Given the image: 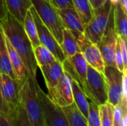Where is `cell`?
I'll list each match as a JSON object with an SVG mask.
<instances>
[{"instance_id": "cell-29", "label": "cell", "mask_w": 127, "mask_h": 126, "mask_svg": "<svg viewBox=\"0 0 127 126\" xmlns=\"http://www.w3.org/2000/svg\"><path fill=\"white\" fill-rule=\"evenodd\" d=\"M115 59L116 68L121 72L123 73L125 70H127V67L124 64V59H123V56H122L121 44H120V40H119L118 36H117V42H116V48H115Z\"/></svg>"}, {"instance_id": "cell-25", "label": "cell", "mask_w": 127, "mask_h": 126, "mask_svg": "<svg viewBox=\"0 0 127 126\" xmlns=\"http://www.w3.org/2000/svg\"><path fill=\"white\" fill-rule=\"evenodd\" d=\"M72 3L82 22L86 25L92 19L94 11L89 0H72Z\"/></svg>"}, {"instance_id": "cell-19", "label": "cell", "mask_w": 127, "mask_h": 126, "mask_svg": "<svg viewBox=\"0 0 127 126\" xmlns=\"http://www.w3.org/2000/svg\"><path fill=\"white\" fill-rule=\"evenodd\" d=\"M0 74H7L15 79V76L12 70L9 54L6 45L4 33L1 28V24H0Z\"/></svg>"}, {"instance_id": "cell-32", "label": "cell", "mask_w": 127, "mask_h": 126, "mask_svg": "<svg viewBox=\"0 0 127 126\" xmlns=\"http://www.w3.org/2000/svg\"><path fill=\"white\" fill-rule=\"evenodd\" d=\"M0 126H12L10 112L0 113Z\"/></svg>"}, {"instance_id": "cell-22", "label": "cell", "mask_w": 127, "mask_h": 126, "mask_svg": "<svg viewBox=\"0 0 127 126\" xmlns=\"http://www.w3.org/2000/svg\"><path fill=\"white\" fill-rule=\"evenodd\" d=\"M70 126H88L86 118H85L77 108L74 103L62 108Z\"/></svg>"}, {"instance_id": "cell-23", "label": "cell", "mask_w": 127, "mask_h": 126, "mask_svg": "<svg viewBox=\"0 0 127 126\" xmlns=\"http://www.w3.org/2000/svg\"><path fill=\"white\" fill-rule=\"evenodd\" d=\"M22 25H23V27L25 29V33L32 44V46L35 47L36 45H40L35 22H34L33 17L31 14L30 9L27 11L25 16Z\"/></svg>"}, {"instance_id": "cell-4", "label": "cell", "mask_w": 127, "mask_h": 126, "mask_svg": "<svg viewBox=\"0 0 127 126\" xmlns=\"http://www.w3.org/2000/svg\"><path fill=\"white\" fill-rule=\"evenodd\" d=\"M81 87L91 102L100 105L107 102V92L103 74L88 65L86 78Z\"/></svg>"}, {"instance_id": "cell-38", "label": "cell", "mask_w": 127, "mask_h": 126, "mask_svg": "<svg viewBox=\"0 0 127 126\" xmlns=\"http://www.w3.org/2000/svg\"><path fill=\"white\" fill-rule=\"evenodd\" d=\"M109 1L112 4V5H116V4H119L121 2V0H109Z\"/></svg>"}, {"instance_id": "cell-18", "label": "cell", "mask_w": 127, "mask_h": 126, "mask_svg": "<svg viewBox=\"0 0 127 126\" xmlns=\"http://www.w3.org/2000/svg\"><path fill=\"white\" fill-rule=\"evenodd\" d=\"M72 95L74 103L79 109L80 113L85 118H87L89 113V102L88 99L81 87V85L74 79H71Z\"/></svg>"}, {"instance_id": "cell-33", "label": "cell", "mask_w": 127, "mask_h": 126, "mask_svg": "<svg viewBox=\"0 0 127 126\" xmlns=\"http://www.w3.org/2000/svg\"><path fill=\"white\" fill-rule=\"evenodd\" d=\"M9 110L4 102L1 94V74H0V113H9Z\"/></svg>"}, {"instance_id": "cell-20", "label": "cell", "mask_w": 127, "mask_h": 126, "mask_svg": "<svg viewBox=\"0 0 127 126\" xmlns=\"http://www.w3.org/2000/svg\"><path fill=\"white\" fill-rule=\"evenodd\" d=\"M60 47L66 58L71 57L80 52L76 37L71 31L66 28H64L63 31V40Z\"/></svg>"}, {"instance_id": "cell-37", "label": "cell", "mask_w": 127, "mask_h": 126, "mask_svg": "<svg viewBox=\"0 0 127 126\" xmlns=\"http://www.w3.org/2000/svg\"><path fill=\"white\" fill-rule=\"evenodd\" d=\"M123 10H124V12L127 13V0H121L120 2Z\"/></svg>"}, {"instance_id": "cell-26", "label": "cell", "mask_w": 127, "mask_h": 126, "mask_svg": "<svg viewBox=\"0 0 127 126\" xmlns=\"http://www.w3.org/2000/svg\"><path fill=\"white\" fill-rule=\"evenodd\" d=\"M12 126H31L26 110L19 101V105L10 111Z\"/></svg>"}, {"instance_id": "cell-9", "label": "cell", "mask_w": 127, "mask_h": 126, "mask_svg": "<svg viewBox=\"0 0 127 126\" xmlns=\"http://www.w3.org/2000/svg\"><path fill=\"white\" fill-rule=\"evenodd\" d=\"M103 76L107 92V102L113 106L121 100V85L123 73L116 67L105 65Z\"/></svg>"}, {"instance_id": "cell-8", "label": "cell", "mask_w": 127, "mask_h": 126, "mask_svg": "<svg viewBox=\"0 0 127 126\" xmlns=\"http://www.w3.org/2000/svg\"><path fill=\"white\" fill-rule=\"evenodd\" d=\"M30 10L31 12V14L35 22L40 44L44 45L45 48H47L53 53V55L55 56L57 61L63 63V62L66 59V57L65 56L62 50L60 45L54 38L51 32L48 29V27L42 22V20L39 17L37 13L36 12L33 6L30 7Z\"/></svg>"}, {"instance_id": "cell-14", "label": "cell", "mask_w": 127, "mask_h": 126, "mask_svg": "<svg viewBox=\"0 0 127 126\" xmlns=\"http://www.w3.org/2000/svg\"><path fill=\"white\" fill-rule=\"evenodd\" d=\"M57 12L65 28L71 31L75 37L80 34H83L85 25L74 7L57 9Z\"/></svg>"}, {"instance_id": "cell-2", "label": "cell", "mask_w": 127, "mask_h": 126, "mask_svg": "<svg viewBox=\"0 0 127 126\" xmlns=\"http://www.w3.org/2000/svg\"><path fill=\"white\" fill-rule=\"evenodd\" d=\"M36 79L28 76L19 89V101L25 107L31 126H45Z\"/></svg>"}, {"instance_id": "cell-16", "label": "cell", "mask_w": 127, "mask_h": 126, "mask_svg": "<svg viewBox=\"0 0 127 126\" xmlns=\"http://www.w3.org/2000/svg\"><path fill=\"white\" fill-rule=\"evenodd\" d=\"M39 69L44 77L48 94H50L64 73L62 62L56 60L50 65L39 68Z\"/></svg>"}, {"instance_id": "cell-15", "label": "cell", "mask_w": 127, "mask_h": 126, "mask_svg": "<svg viewBox=\"0 0 127 126\" xmlns=\"http://www.w3.org/2000/svg\"><path fill=\"white\" fill-rule=\"evenodd\" d=\"M6 41V45L9 54L10 62L12 67L13 72L15 76V79L17 82L19 89L22 87L26 79L28 78V74L26 68L25 67V65L21 59V57L19 56V54L16 53V51L13 49V48L10 45V42L5 37Z\"/></svg>"}, {"instance_id": "cell-31", "label": "cell", "mask_w": 127, "mask_h": 126, "mask_svg": "<svg viewBox=\"0 0 127 126\" xmlns=\"http://www.w3.org/2000/svg\"><path fill=\"white\" fill-rule=\"evenodd\" d=\"M121 102L127 104V70L123 72L121 85Z\"/></svg>"}, {"instance_id": "cell-24", "label": "cell", "mask_w": 127, "mask_h": 126, "mask_svg": "<svg viewBox=\"0 0 127 126\" xmlns=\"http://www.w3.org/2000/svg\"><path fill=\"white\" fill-rule=\"evenodd\" d=\"M33 49L35 60L39 68L50 65L57 60L53 53L47 48L41 44L33 47Z\"/></svg>"}, {"instance_id": "cell-11", "label": "cell", "mask_w": 127, "mask_h": 126, "mask_svg": "<svg viewBox=\"0 0 127 126\" xmlns=\"http://www.w3.org/2000/svg\"><path fill=\"white\" fill-rule=\"evenodd\" d=\"M48 95L60 108L67 107L74 103L71 77L67 73L64 71L55 88Z\"/></svg>"}, {"instance_id": "cell-17", "label": "cell", "mask_w": 127, "mask_h": 126, "mask_svg": "<svg viewBox=\"0 0 127 126\" xmlns=\"http://www.w3.org/2000/svg\"><path fill=\"white\" fill-rule=\"evenodd\" d=\"M7 12L23 23L27 11L32 6L31 0H4Z\"/></svg>"}, {"instance_id": "cell-10", "label": "cell", "mask_w": 127, "mask_h": 126, "mask_svg": "<svg viewBox=\"0 0 127 126\" xmlns=\"http://www.w3.org/2000/svg\"><path fill=\"white\" fill-rule=\"evenodd\" d=\"M76 39L80 52L83 56L88 65L100 72L103 73L105 63L97 45L88 39L84 34H80Z\"/></svg>"}, {"instance_id": "cell-21", "label": "cell", "mask_w": 127, "mask_h": 126, "mask_svg": "<svg viewBox=\"0 0 127 126\" xmlns=\"http://www.w3.org/2000/svg\"><path fill=\"white\" fill-rule=\"evenodd\" d=\"M115 6L114 19H115V28L117 35L122 36L127 39V13L123 10L121 4H118Z\"/></svg>"}, {"instance_id": "cell-36", "label": "cell", "mask_w": 127, "mask_h": 126, "mask_svg": "<svg viewBox=\"0 0 127 126\" xmlns=\"http://www.w3.org/2000/svg\"><path fill=\"white\" fill-rule=\"evenodd\" d=\"M119 126H127V110H125L124 111Z\"/></svg>"}, {"instance_id": "cell-6", "label": "cell", "mask_w": 127, "mask_h": 126, "mask_svg": "<svg viewBox=\"0 0 127 126\" xmlns=\"http://www.w3.org/2000/svg\"><path fill=\"white\" fill-rule=\"evenodd\" d=\"M112 4L107 0L101 7L94 9L90 21L85 25L84 36L94 44H97L105 30Z\"/></svg>"}, {"instance_id": "cell-28", "label": "cell", "mask_w": 127, "mask_h": 126, "mask_svg": "<svg viewBox=\"0 0 127 126\" xmlns=\"http://www.w3.org/2000/svg\"><path fill=\"white\" fill-rule=\"evenodd\" d=\"M86 120L88 126H101L98 105L92 102H89V113Z\"/></svg>"}, {"instance_id": "cell-34", "label": "cell", "mask_w": 127, "mask_h": 126, "mask_svg": "<svg viewBox=\"0 0 127 126\" xmlns=\"http://www.w3.org/2000/svg\"><path fill=\"white\" fill-rule=\"evenodd\" d=\"M7 13L4 0H0V22L5 17Z\"/></svg>"}, {"instance_id": "cell-1", "label": "cell", "mask_w": 127, "mask_h": 126, "mask_svg": "<svg viewBox=\"0 0 127 126\" xmlns=\"http://www.w3.org/2000/svg\"><path fill=\"white\" fill-rule=\"evenodd\" d=\"M0 24L6 39L21 57L28 76L36 79L38 66L35 60L32 44L25 31L22 23L7 12Z\"/></svg>"}, {"instance_id": "cell-3", "label": "cell", "mask_w": 127, "mask_h": 126, "mask_svg": "<svg viewBox=\"0 0 127 126\" xmlns=\"http://www.w3.org/2000/svg\"><path fill=\"white\" fill-rule=\"evenodd\" d=\"M39 17L60 45L65 28L57 9L48 0H31Z\"/></svg>"}, {"instance_id": "cell-7", "label": "cell", "mask_w": 127, "mask_h": 126, "mask_svg": "<svg viewBox=\"0 0 127 126\" xmlns=\"http://www.w3.org/2000/svg\"><path fill=\"white\" fill-rule=\"evenodd\" d=\"M38 94L45 126H70L62 108L55 104L48 95L42 91L40 87L38 88Z\"/></svg>"}, {"instance_id": "cell-30", "label": "cell", "mask_w": 127, "mask_h": 126, "mask_svg": "<svg viewBox=\"0 0 127 126\" xmlns=\"http://www.w3.org/2000/svg\"><path fill=\"white\" fill-rule=\"evenodd\" d=\"M57 9L73 8L72 0H48Z\"/></svg>"}, {"instance_id": "cell-13", "label": "cell", "mask_w": 127, "mask_h": 126, "mask_svg": "<svg viewBox=\"0 0 127 126\" xmlns=\"http://www.w3.org/2000/svg\"><path fill=\"white\" fill-rule=\"evenodd\" d=\"M0 74L2 98L4 104L10 112L19 104V89L14 79L7 74Z\"/></svg>"}, {"instance_id": "cell-12", "label": "cell", "mask_w": 127, "mask_h": 126, "mask_svg": "<svg viewBox=\"0 0 127 126\" xmlns=\"http://www.w3.org/2000/svg\"><path fill=\"white\" fill-rule=\"evenodd\" d=\"M63 70L71 79L76 80L80 85L86 78L88 63L80 52L66 58L62 63Z\"/></svg>"}, {"instance_id": "cell-5", "label": "cell", "mask_w": 127, "mask_h": 126, "mask_svg": "<svg viewBox=\"0 0 127 126\" xmlns=\"http://www.w3.org/2000/svg\"><path fill=\"white\" fill-rule=\"evenodd\" d=\"M114 12L115 6L112 5L103 34L100 42L96 45L101 53L105 65L116 67L115 53L118 35L115 28Z\"/></svg>"}, {"instance_id": "cell-27", "label": "cell", "mask_w": 127, "mask_h": 126, "mask_svg": "<svg viewBox=\"0 0 127 126\" xmlns=\"http://www.w3.org/2000/svg\"><path fill=\"white\" fill-rule=\"evenodd\" d=\"M113 108L114 106L108 102L98 105L101 126H113Z\"/></svg>"}, {"instance_id": "cell-35", "label": "cell", "mask_w": 127, "mask_h": 126, "mask_svg": "<svg viewBox=\"0 0 127 126\" xmlns=\"http://www.w3.org/2000/svg\"><path fill=\"white\" fill-rule=\"evenodd\" d=\"M107 0H89L92 7L93 9H97L101 7Z\"/></svg>"}]
</instances>
